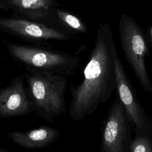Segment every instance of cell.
Listing matches in <instances>:
<instances>
[{
  "label": "cell",
  "instance_id": "1",
  "mask_svg": "<svg viewBox=\"0 0 152 152\" xmlns=\"http://www.w3.org/2000/svg\"><path fill=\"white\" fill-rule=\"evenodd\" d=\"M117 52L112 31L107 23L100 24L89 61L83 71V78L70 88L71 118L84 120L93 114L100 104L105 103L116 89L115 56Z\"/></svg>",
  "mask_w": 152,
  "mask_h": 152
},
{
  "label": "cell",
  "instance_id": "2",
  "mask_svg": "<svg viewBox=\"0 0 152 152\" xmlns=\"http://www.w3.org/2000/svg\"><path fill=\"white\" fill-rule=\"evenodd\" d=\"M33 106L47 121L65 113L66 78L45 70L26 74Z\"/></svg>",
  "mask_w": 152,
  "mask_h": 152
},
{
  "label": "cell",
  "instance_id": "3",
  "mask_svg": "<svg viewBox=\"0 0 152 152\" xmlns=\"http://www.w3.org/2000/svg\"><path fill=\"white\" fill-rule=\"evenodd\" d=\"M119 36L125 58L140 86L152 94V84L145 64L149 50L143 30L131 16L124 13L119 21Z\"/></svg>",
  "mask_w": 152,
  "mask_h": 152
},
{
  "label": "cell",
  "instance_id": "4",
  "mask_svg": "<svg viewBox=\"0 0 152 152\" xmlns=\"http://www.w3.org/2000/svg\"><path fill=\"white\" fill-rule=\"evenodd\" d=\"M10 52L25 64L65 76L74 74L80 65L79 57L69 53L18 45H10Z\"/></svg>",
  "mask_w": 152,
  "mask_h": 152
},
{
  "label": "cell",
  "instance_id": "5",
  "mask_svg": "<svg viewBox=\"0 0 152 152\" xmlns=\"http://www.w3.org/2000/svg\"><path fill=\"white\" fill-rule=\"evenodd\" d=\"M132 129L131 122L116 95L100 129V151L129 152Z\"/></svg>",
  "mask_w": 152,
  "mask_h": 152
},
{
  "label": "cell",
  "instance_id": "6",
  "mask_svg": "<svg viewBox=\"0 0 152 152\" xmlns=\"http://www.w3.org/2000/svg\"><path fill=\"white\" fill-rule=\"evenodd\" d=\"M116 78V95L128 117L135 134L151 135L150 122L146 112L138 101L136 93L130 83L118 51L115 56Z\"/></svg>",
  "mask_w": 152,
  "mask_h": 152
},
{
  "label": "cell",
  "instance_id": "7",
  "mask_svg": "<svg viewBox=\"0 0 152 152\" xmlns=\"http://www.w3.org/2000/svg\"><path fill=\"white\" fill-rule=\"evenodd\" d=\"M32 106L21 78L14 80L10 86L0 90V116L24 115Z\"/></svg>",
  "mask_w": 152,
  "mask_h": 152
},
{
  "label": "cell",
  "instance_id": "8",
  "mask_svg": "<svg viewBox=\"0 0 152 152\" xmlns=\"http://www.w3.org/2000/svg\"><path fill=\"white\" fill-rule=\"evenodd\" d=\"M0 26L29 39L65 40L69 36L45 25L23 19H0Z\"/></svg>",
  "mask_w": 152,
  "mask_h": 152
},
{
  "label": "cell",
  "instance_id": "9",
  "mask_svg": "<svg viewBox=\"0 0 152 152\" xmlns=\"http://www.w3.org/2000/svg\"><path fill=\"white\" fill-rule=\"evenodd\" d=\"M10 137L17 144L27 148H45L55 142L60 136L56 129L42 126L26 132L14 131L9 134Z\"/></svg>",
  "mask_w": 152,
  "mask_h": 152
},
{
  "label": "cell",
  "instance_id": "10",
  "mask_svg": "<svg viewBox=\"0 0 152 152\" xmlns=\"http://www.w3.org/2000/svg\"><path fill=\"white\" fill-rule=\"evenodd\" d=\"M10 3L33 18L46 17L52 4V0H11Z\"/></svg>",
  "mask_w": 152,
  "mask_h": 152
},
{
  "label": "cell",
  "instance_id": "11",
  "mask_svg": "<svg viewBox=\"0 0 152 152\" xmlns=\"http://www.w3.org/2000/svg\"><path fill=\"white\" fill-rule=\"evenodd\" d=\"M56 13L61 23L70 30L78 33H86L88 31L85 23L79 17L62 10H57Z\"/></svg>",
  "mask_w": 152,
  "mask_h": 152
},
{
  "label": "cell",
  "instance_id": "12",
  "mask_svg": "<svg viewBox=\"0 0 152 152\" xmlns=\"http://www.w3.org/2000/svg\"><path fill=\"white\" fill-rule=\"evenodd\" d=\"M129 152H152V136L135 134L129 146Z\"/></svg>",
  "mask_w": 152,
  "mask_h": 152
},
{
  "label": "cell",
  "instance_id": "13",
  "mask_svg": "<svg viewBox=\"0 0 152 152\" xmlns=\"http://www.w3.org/2000/svg\"><path fill=\"white\" fill-rule=\"evenodd\" d=\"M147 38H148V42L152 46V26H150L148 29Z\"/></svg>",
  "mask_w": 152,
  "mask_h": 152
},
{
  "label": "cell",
  "instance_id": "14",
  "mask_svg": "<svg viewBox=\"0 0 152 152\" xmlns=\"http://www.w3.org/2000/svg\"><path fill=\"white\" fill-rule=\"evenodd\" d=\"M150 129H151V135H152V116L151 118V119L150 120Z\"/></svg>",
  "mask_w": 152,
  "mask_h": 152
}]
</instances>
